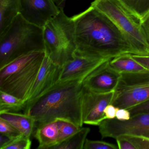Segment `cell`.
<instances>
[{
    "label": "cell",
    "mask_w": 149,
    "mask_h": 149,
    "mask_svg": "<svg viewBox=\"0 0 149 149\" xmlns=\"http://www.w3.org/2000/svg\"><path fill=\"white\" fill-rule=\"evenodd\" d=\"M131 54H125L110 61L111 67L120 73L137 72L146 69L132 57Z\"/></svg>",
    "instance_id": "18"
},
{
    "label": "cell",
    "mask_w": 149,
    "mask_h": 149,
    "mask_svg": "<svg viewBox=\"0 0 149 149\" xmlns=\"http://www.w3.org/2000/svg\"><path fill=\"white\" fill-rule=\"evenodd\" d=\"M0 133L15 139L22 135L7 121L0 118Z\"/></svg>",
    "instance_id": "24"
},
{
    "label": "cell",
    "mask_w": 149,
    "mask_h": 149,
    "mask_svg": "<svg viewBox=\"0 0 149 149\" xmlns=\"http://www.w3.org/2000/svg\"><path fill=\"white\" fill-rule=\"evenodd\" d=\"M84 90L81 81L57 82L43 95L26 104L24 113L34 118L36 127L62 119L82 127L84 124L82 116Z\"/></svg>",
    "instance_id": "2"
},
{
    "label": "cell",
    "mask_w": 149,
    "mask_h": 149,
    "mask_svg": "<svg viewBox=\"0 0 149 149\" xmlns=\"http://www.w3.org/2000/svg\"><path fill=\"white\" fill-rule=\"evenodd\" d=\"M115 91L98 93L84 88L82 99V116L84 124L99 125L106 119L104 110L112 103Z\"/></svg>",
    "instance_id": "9"
},
{
    "label": "cell",
    "mask_w": 149,
    "mask_h": 149,
    "mask_svg": "<svg viewBox=\"0 0 149 149\" xmlns=\"http://www.w3.org/2000/svg\"><path fill=\"white\" fill-rule=\"evenodd\" d=\"M20 0H0V35L19 14Z\"/></svg>",
    "instance_id": "16"
},
{
    "label": "cell",
    "mask_w": 149,
    "mask_h": 149,
    "mask_svg": "<svg viewBox=\"0 0 149 149\" xmlns=\"http://www.w3.org/2000/svg\"><path fill=\"white\" fill-rule=\"evenodd\" d=\"M66 1V0H54L56 6L61 9H63V6L65 5Z\"/></svg>",
    "instance_id": "32"
},
{
    "label": "cell",
    "mask_w": 149,
    "mask_h": 149,
    "mask_svg": "<svg viewBox=\"0 0 149 149\" xmlns=\"http://www.w3.org/2000/svg\"><path fill=\"white\" fill-rule=\"evenodd\" d=\"M26 102L9 93L0 91V113L17 112L24 110Z\"/></svg>",
    "instance_id": "20"
},
{
    "label": "cell",
    "mask_w": 149,
    "mask_h": 149,
    "mask_svg": "<svg viewBox=\"0 0 149 149\" xmlns=\"http://www.w3.org/2000/svg\"><path fill=\"white\" fill-rule=\"evenodd\" d=\"M90 131L89 128L81 127L77 132L52 149H84L87 136Z\"/></svg>",
    "instance_id": "19"
},
{
    "label": "cell",
    "mask_w": 149,
    "mask_h": 149,
    "mask_svg": "<svg viewBox=\"0 0 149 149\" xmlns=\"http://www.w3.org/2000/svg\"><path fill=\"white\" fill-rule=\"evenodd\" d=\"M132 57L136 61L141 64L146 69L149 70V55H139L132 54Z\"/></svg>",
    "instance_id": "27"
},
{
    "label": "cell",
    "mask_w": 149,
    "mask_h": 149,
    "mask_svg": "<svg viewBox=\"0 0 149 149\" xmlns=\"http://www.w3.org/2000/svg\"><path fill=\"white\" fill-rule=\"evenodd\" d=\"M131 113V117L136 114L149 112V100L128 109Z\"/></svg>",
    "instance_id": "26"
},
{
    "label": "cell",
    "mask_w": 149,
    "mask_h": 149,
    "mask_svg": "<svg viewBox=\"0 0 149 149\" xmlns=\"http://www.w3.org/2000/svg\"><path fill=\"white\" fill-rule=\"evenodd\" d=\"M116 139L119 149H149V137L145 136L122 134Z\"/></svg>",
    "instance_id": "17"
},
{
    "label": "cell",
    "mask_w": 149,
    "mask_h": 149,
    "mask_svg": "<svg viewBox=\"0 0 149 149\" xmlns=\"http://www.w3.org/2000/svg\"><path fill=\"white\" fill-rule=\"evenodd\" d=\"M45 56L44 51L32 52L0 68V91L26 102Z\"/></svg>",
    "instance_id": "4"
},
{
    "label": "cell",
    "mask_w": 149,
    "mask_h": 149,
    "mask_svg": "<svg viewBox=\"0 0 149 149\" xmlns=\"http://www.w3.org/2000/svg\"><path fill=\"white\" fill-rule=\"evenodd\" d=\"M46 55L54 64L62 67L74 59L77 50L74 22L63 9L43 27Z\"/></svg>",
    "instance_id": "5"
},
{
    "label": "cell",
    "mask_w": 149,
    "mask_h": 149,
    "mask_svg": "<svg viewBox=\"0 0 149 149\" xmlns=\"http://www.w3.org/2000/svg\"><path fill=\"white\" fill-rule=\"evenodd\" d=\"M142 28L149 43V13L140 21Z\"/></svg>",
    "instance_id": "30"
},
{
    "label": "cell",
    "mask_w": 149,
    "mask_h": 149,
    "mask_svg": "<svg viewBox=\"0 0 149 149\" xmlns=\"http://www.w3.org/2000/svg\"><path fill=\"white\" fill-rule=\"evenodd\" d=\"M61 10L54 0H20L19 14L27 21L41 28Z\"/></svg>",
    "instance_id": "11"
},
{
    "label": "cell",
    "mask_w": 149,
    "mask_h": 149,
    "mask_svg": "<svg viewBox=\"0 0 149 149\" xmlns=\"http://www.w3.org/2000/svg\"><path fill=\"white\" fill-rule=\"evenodd\" d=\"M34 137L39 142L38 149H52L58 144V130L56 121L39 125Z\"/></svg>",
    "instance_id": "14"
},
{
    "label": "cell",
    "mask_w": 149,
    "mask_h": 149,
    "mask_svg": "<svg viewBox=\"0 0 149 149\" xmlns=\"http://www.w3.org/2000/svg\"><path fill=\"white\" fill-rule=\"evenodd\" d=\"M31 145L30 138L21 135L11 140L1 149H30Z\"/></svg>",
    "instance_id": "23"
},
{
    "label": "cell",
    "mask_w": 149,
    "mask_h": 149,
    "mask_svg": "<svg viewBox=\"0 0 149 149\" xmlns=\"http://www.w3.org/2000/svg\"><path fill=\"white\" fill-rule=\"evenodd\" d=\"M84 149H117L118 146L111 143L99 140L86 139L84 143Z\"/></svg>",
    "instance_id": "25"
},
{
    "label": "cell",
    "mask_w": 149,
    "mask_h": 149,
    "mask_svg": "<svg viewBox=\"0 0 149 149\" xmlns=\"http://www.w3.org/2000/svg\"><path fill=\"white\" fill-rule=\"evenodd\" d=\"M107 60L91 72L82 81L84 88L89 91L105 93L115 91L121 76Z\"/></svg>",
    "instance_id": "10"
},
{
    "label": "cell",
    "mask_w": 149,
    "mask_h": 149,
    "mask_svg": "<svg viewBox=\"0 0 149 149\" xmlns=\"http://www.w3.org/2000/svg\"><path fill=\"white\" fill-rule=\"evenodd\" d=\"M58 130V144L62 143L77 132L81 127L64 119L56 120Z\"/></svg>",
    "instance_id": "22"
},
{
    "label": "cell",
    "mask_w": 149,
    "mask_h": 149,
    "mask_svg": "<svg viewBox=\"0 0 149 149\" xmlns=\"http://www.w3.org/2000/svg\"><path fill=\"white\" fill-rule=\"evenodd\" d=\"M62 68L54 64L45 56L26 102L30 103L47 91L58 82Z\"/></svg>",
    "instance_id": "13"
},
{
    "label": "cell",
    "mask_w": 149,
    "mask_h": 149,
    "mask_svg": "<svg viewBox=\"0 0 149 149\" xmlns=\"http://www.w3.org/2000/svg\"><path fill=\"white\" fill-rule=\"evenodd\" d=\"M141 21L149 13V0H120Z\"/></svg>",
    "instance_id": "21"
},
{
    "label": "cell",
    "mask_w": 149,
    "mask_h": 149,
    "mask_svg": "<svg viewBox=\"0 0 149 149\" xmlns=\"http://www.w3.org/2000/svg\"><path fill=\"white\" fill-rule=\"evenodd\" d=\"M102 138L116 139L122 134L142 135L149 137V112L132 116L129 120L121 121L116 118L106 119L98 125Z\"/></svg>",
    "instance_id": "8"
},
{
    "label": "cell",
    "mask_w": 149,
    "mask_h": 149,
    "mask_svg": "<svg viewBox=\"0 0 149 149\" xmlns=\"http://www.w3.org/2000/svg\"><path fill=\"white\" fill-rule=\"evenodd\" d=\"M0 118L11 124L23 136L30 138L36 127L34 118L28 115L14 112L0 113Z\"/></svg>",
    "instance_id": "15"
},
{
    "label": "cell",
    "mask_w": 149,
    "mask_h": 149,
    "mask_svg": "<svg viewBox=\"0 0 149 149\" xmlns=\"http://www.w3.org/2000/svg\"><path fill=\"white\" fill-rule=\"evenodd\" d=\"M42 51H45L43 28L19 14L0 35V68L22 56Z\"/></svg>",
    "instance_id": "3"
},
{
    "label": "cell",
    "mask_w": 149,
    "mask_h": 149,
    "mask_svg": "<svg viewBox=\"0 0 149 149\" xmlns=\"http://www.w3.org/2000/svg\"><path fill=\"white\" fill-rule=\"evenodd\" d=\"M74 22L76 52L111 59L125 54L137 55L116 26L95 8L72 17Z\"/></svg>",
    "instance_id": "1"
},
{
    "label": "cell",
    "mask_w": 149,
    "mask_h": 149,
    "mask_svg": "<svg viewBox=\"0 0 149 149\" xmlns=\"http://www.w3.org/2000/svg\"><path fill=\"white\" fill-rule=\"evenodd\" d=\"M14 139L11 138L8 136L3 134H1L0 135V149L2 148L4 146L8 143L10 141Z\"/></svg>",
    "instance_id": "31"
},
{
    "label": "cell",
    "mask_w": 149,
    "mask_h": 149,
    "mask_svg": "<svg viewBox=\"0 0 149 149\" xmlns=\"http://www.w3.org/2000/svg\"><path fill=\"white\" fill-rule=\"evenodd\" d=\"M119 109L111 104L107 105L104 110L106 119H112L116 118V113Z\"/></svg>",
    "instance_id": "28"
},
{
    "label": "cell",
    "mask_w": 149,
    "mask_h": 149,
    "mask_svg": "<svg viewBox=\"0 0 149 149\" xmlns=\"http://www.w3.org/2000/svg\"><path fill=\"white\" fill-rule=\"evenodd\" d=\"M121 74L111 104L129 109L149 100V70Z\"/></svg>",
    "instance_id": "7"
},
{
    "label": "cell",
    "mask_w": 149,
    "mask_h": 149,
    "mask_svg": "<svg viewBox=\"0 0 149 149\" xmlns=\"http://www.w3.org/2000/svg\"><path fill=\"white\" fill-rule=\"evenodd\" d=\"M116 118L121 121H126L131 118V113L128 109H119L116 113Z\"/></svg>",
    "instance_id": "29"
},
{
    "label": "cell",
    "mask_w": 149,
    "mask_h": 149,
    "mask_svg": "<svg viewBox=\"0 0 149 149\" xmlns=\"http://www.w3.org/2000/svg\"><path fill=\"white\" fill-rule=\"evenodd\" d=\"M108 60L109 59L76 52L74 59L66 63L62 67L58 81L77 80L82 82L91 72Z\"/></svg>",
    "instance_id": "12"
},
{
    "label": "cell",
    "mask_w": 149,
    "mask_h": 149,
    "mask_svg": "<svg viewBox=\"0 0 149 149\" xmlns=\"http://www.w3.org/2000/svg\"><path fill=\"white\" fill-rule=\"evenodd\" d=\"M91 6L105 15L117 26L137 55H149V43L140 20L120 0H94Z\"/></svg>",
    "instance_id": "6"
}]
</instances>
